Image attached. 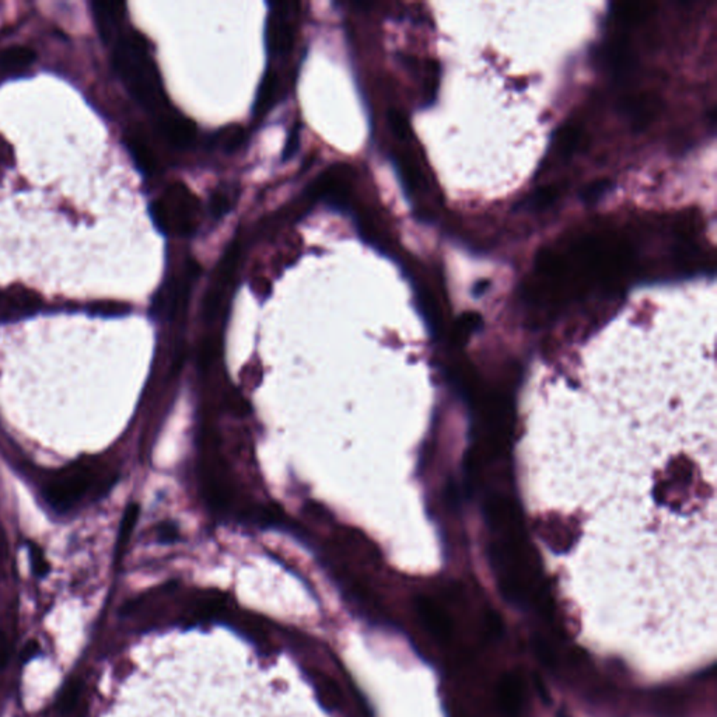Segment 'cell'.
<instances>
[{"label":"cell","instance_id":"cell-21","mask_svg":"<svg viewBox=\"0 0 717 717\" xmlns=\"http://www.w3.org/2000/svg\"><path fill=\"white\" fill-rule=\"evenodd\" d=\"M38 650H39V645H38V642H35V641H29V642L25 645L24 650H22V662H25V663H27V662H29L34 656H36Z\"/></svg>","mask_w":717,"mask_h":717},{"label":"cell","instance_id":"cell-12","mask_svg":"<svg viewBox=\"0 0 717 717\" xmlns=\"http://www.w3.org/2000/svg\"><path fill=\"white\" fill-rule=\"evenodd\" d=\"M220 139H221V147L224 149L226 153H233L235 151L241 143L244 142V137H245V133H244V129L240 128V126H231V128H227L226 132L220 133Z\"/></svg>","mask_w":717,"mask_h":717},{"label":"cell","instance_id":"cell-14","mask_svg":"<svg viewBox=\"0 0 717 717\" xmlns=\"http://www.w3.org/2000/svg\"><path fill=\"white\" fill-rule=\"evenodd\" d=\"M137 516H139V506L137 505H130L126 512H125V516H123V520H122V526H121V531H119V544L123 545L128 540V537L130 535L135 524H136V520H137Z\"/></svg>","mask_w":717,"mask_h":717},{"label":"cell","instance_id":"cell-8","mask_svg":"<svg viewBox=\"0 0 717 717\" xmlns=\"http://www.w3.org/2000/svg\"><path fill=\"white\" fill-rule=\"evenodd\" d=\"M128 147H129V150L132 153V157H133L137 168L143 174H153L156 171L157 165H156L154 156H153V153L150 151V149L147 147L146 143H143L137 137H132L128 142Z\"/></svg>","mask_w":717,"mask_h":717},{"label":"cell","instance_id":"cell-6","mask_svg":"<svg viewBox=\"0 0 717 717\" xmlns=\"http://www.w3.org/2000/svg\"><path fill=\"white\" fill-rule=\"evenodd\" d=\"M41 300L39 297L29 290L21 289V287H13L11 290L6 292L0 297V310L3 314H25L32 313L38 306Z\"/></svg>","mask_w":717,"mask_h":717},{"label":"cell","instance_id":"cell-17","mask_svg":"<svg viewBox=\"0 0 717 717\" xmlns=\"http://www.w3.org/2000/svg\"><path fill=\"white\" fill-rule=\"evenodd\" d=\"M29 556H31V564H32V569H34V573L38 576V578H42L48 573V564L45 561V556L42 554V551L36 547V545H29Z\"/></svg>","mask_w":717,"mask_h":717},{"label":"cell","instance_id":"cell-4","mask_svg":"<svg viewBox=\"0 0 717 717\" xmlns=\"http://www.w3.org/2000/svg\"><path fill=\"white\" fill-rule=\"evenodd\" d=\"M292 3H275L265 28V43L269 55H285L294 43V24L290 21Z\"/></svg>","mask_w":717,"mask_h":717},{"label":"cell","instance_id":"cell-23","mask_svg":"<svg viewBox=\"0 0 717 717\" xmlns=\"http://www.w3.org/2000/svg\"><path fill=\"white\" fill-rule=\"evenodd\" d=\"M11 161V150L10 146L0 137V164Z\"/></svg>","mask_w":717,"mask_h":717},{"label":"cell","instance_id":"cell-9","mask_svg":"<svg viewBox=\"0 0 717 717\" xmlns=\"http://www.w3.org/2000/svg\"><path fill=\"white\" fill-rule=\"evenodd\" d=\"M34 59L35 53L27 46H11L0 52V63L11 69L27 66Z\"/></svg>","mask_w":717,"mask_h":717},{"label":"cell","instance_id":"cell-22","mask_svg":"<svg viewBox=\"0 0 717 717\" xmlns=\"http://www.w3.org/2000/svg\"><path fill=\"white\" fill-rule=\"evenodd\" d=\"M158 535L163 541H172L177 537V530L171 524H163L158 530Z\"/></svg>","mask_w":717,"mask_h":717},{"label":"cell","instance_id":"cell-11","mask_svg":"<svg viewBox=\"0 0 717 717\" xmlns=\"http://www.w3.org/2000/svg\"><path fill=\"white\" fill-rule=\"evenodd\" d=\"M80 694H81V681H78V680L70 681L67 684L66 690L62 692L59 704H57L62 713H69L74 709V706L77 705V701L80 698Z\"/></svg>","mask_w":717,"mask_h":717},{"label":"cell","instance_id":"cell-13","mask_svg":"<svg viewBox=\"0 0 717 717\" xmlns=\"http://www.w3.org/2000/svg\"><path fill=\"white\" fill-rule=\"evenodd\" d=\"M388 123H390V128L391 130L394 132V135L402 140L408 139L409 135H411V126L408 123V119L397 109H390L388 111Z\"/></svg>","mask_w":717,"mask_h":717},{"label":"cell","instance_id":"cell-18","mask_svg":"<svg viewBox=\"0 0 717 717\" xmlns=\"http://www.w3.org/2000/svg\"><path fill=\"white\" fill-rule=\"evenodd\" d=\"M299 144H300V123L296 122V125L293 126V129L290 130V133L287 136L285 151H283V160L292 158L296 154V151L299 150Z\"/></svg>","mask_w":717,"mask_h":717},{"label":"cell","instance_id":"cell-20","mask_svg":"<svg viewBox=\"0 0 717 717\" xmlns=\"http://www.w3.org/2000/svg\"><path fill=\"white\" fill-rule=\"evenodd\" d=\"M94 310H97L100 314H122L125 311V307L122 304H116V303H101V304H97L94 307Z\"/></svg>","mask_w":717,"mask_h":717},{"label":"cell","instance_id":"cell-7","mask_svg":"<svg viewBox=\"0 0 717 717\" xmlns=\"http://www.w3.org/2000/svg\"><path fill=\"white\" fill-rule=\"evenodd\" d=\"M278 88H279V78H278L276 73L268 70L262 78V83L258 88L257 97H255V102L252 107L254 116H262L272 108Z\"/></svg>","mask_w":717,"mask_h":717},{"label":"cell","instance_id":"cell-2","mask_svg":"<svg viewBox=\"0 0 717 717\" xmlns=\"http://www.w3.org/2000/svg\"><path fill=\"white\" fill-rule=\"evenodd\" d=\"M114 66L132 95L149 111L165 104L158 70L149 55V45L139 32L121 36L114 50Z\"/></svg>","mask_w":717,"mask_h":717},{"label":"cell","instance_id":"cell-16","mask_svg":"<svg viewBox=\"0 0 717 717\" xmlns=\"http://www.w3.org/2000/svg\"><path fill=\"white\" fill-rule=\"evenodd\" d=\"M611 184L610 181H596L593 184H590L585 191H583V200L585 202H596L597 199H600L608 189H610Z\"/></svg>","mask_w":717,"mask_h":717},{"label":"cell","instance_id":"cell-10","mask_svg":"<svg viewBox=\"0 0 717 717\" xmlns=\"http://www.w3.org/2000/svg\"><path fill=\"white\" fill-rule=\"evenodd\" d=\"M558 195V191L555 188H541L537 189L534 193H531L528 198H526L520 207L526 210H537L545 207L548 203H551Z\"/></svg>","mask_w":717,"mask_h":717},{"label":"cell","instance_id":"cell-1","mask_svg":"<svg viewBox=\"0 0 717 717\" xmlns=\"http://www.w3.org/2000/svg\"><path fill=\"white\" fill-rule=\"evenodd\" d=\"M517 479L585 646L649 678L717 649L713 303L631 307L523 387Z\"/></svg>","mask_w":717,"mask_h":717},{"label":"cell","instance_id":"cell-15","mask_svg":"<svg viewBox=\"0 0 717 717\" xmlns=\"http://www.w3.org/2000/svg\"><path fill=\"white\" fill-rule=\"evenodd\" d=\"M230 210V199L223 192H216L210 198L209 202V212L214 219H220Z\"/></svg>","mask_w":717,"mask_h":717},{"label":"cell","instance_id":"cell-19","mask_svg":"<svg viewBox=\"0 0 717 717\" xmlns=\"http://www.w3.org/2000/svg\"><path fill=\"white\" fill-rule=\"evenodd\" d=\"M11 653V646L7 635L0 631V670L6 667Z\"/></svg>","mask_w":717,"mask_h":717},{"label":"cell","instance_id":"cell-5","mask_svg":"<svg viewBox=\"0 0 717 717\" xmlns=\"http://www.w3.org/2000/svg\"><path fill=\"white\" fill-rule=\"evenodd\" d=\"M160 129L165 139L175 147L189 146L196 135L195 123L177 114H165L161 116Z\"/></svg>","mask_w":717,"mask_h":717},{"label":"cell","instance_id":"cell-3","mask_svg":"<svg viewBox=\"0 0 717 717\" xmlns=\"http://www.w3.org/2000/svg\"><path fill=\"white\" fill-rule=\"evenodd\" d=\"M101 465L91 460L57 471L45 485V500L57 513L76 509L91 495H102L111 484L104 482Z\"/></svg>","mask_w":717,"mask_h":717}]
</instances>
